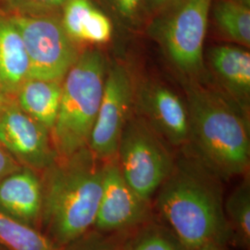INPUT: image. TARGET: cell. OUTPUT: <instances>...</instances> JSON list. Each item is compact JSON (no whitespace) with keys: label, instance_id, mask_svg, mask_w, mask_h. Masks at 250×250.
I'll return each mask as SVG.
<instances>
[{"label":"cell","instance_id":"d6986e66","mask_svg":"<svg viewBox=\"0 0 250 250\" xmlns=\"http://www.w3.org/2000/svg\"><path fill=\"white\" fill-rule=\"evenodd\" d=\"M224 211L232 228L245 245L250 243V183L245 178L224 203Z\"/></svg>","mask_w":250,"mask_h":250},{"label":"cell","instance_id":"4316f807","mask_svg":"<svg viewBox=\"0 0 250 250\" xmlns=\"http://www.w3.org/2000/svg\"><path fill=\"white\" fill-rule=\"evenodd\" d=\"M220 250V249H219V246L211 244V245H206L204 247H202V248H200L199 250Z\"/></svg>","mask_w":250,"mask_h":250},{"label":"cell","instance_id":"9a60e30c","mask_svg":"<svg viewBox=\"0 0 250 250\" xmlns=\"http://www.w3.org/2000/svg\"><path fill=\"white\" fill-rule=\"evenodd\" d=\"M29 76L30 65L21 36L9 14L0 9V89L13 99Z\"/></svg>","mask_w":250,"mask_h":250},{"label":"cell","instance_id":"7c38bea8","mask_svg":"<svg viewBox=\"0 0 250 250\" xmlns=\"http://www.w3.org/2000/svg\"><path fill=\"white\" fill-rule=\"evenodd\" d=\"M204 62L215 86L250 115V48L228 44L207 48Z\"/></svg>","mask_w":250,"mask_h":250},{"label":"cell","instance_id":"d4e9b609","mask_svg":"<svg viewBox=\"0 0 250 250\" xmlns=\"http://www.w3.org/2000/svg\"><path fill=\"white\" fill-rule=\"evenodd\" d=\"M174 0H146V15L147 21L151 18L153 15L161 11V9L167 7Z\"/></svg>","mask_w":250,"mask_h":250},{"label":"cell","instance_id":"2e32d148","mask_svg":"<svg viewBox=\"0 0 250 250\" xmlns=\"http://www.w3.org/2000/svg\"><path fill=\"white\" fill-rule=\"evenodd\" d=\"M62 83V81L29 78L13 99L25 113L51 132L59 112Z\"/></svg>","mask_w":250,"mask_h":250},{"label":"cell","instance_id":"30bf717a","mask_svg":"<svg viewBox=\"0 0 250 250\" xmlns=\"http://www.w3.org/2000/svg\"><path fill=\"white\" fill-rule=\"evenodd\" d=\"M134 112L143 118L169 146L184 147L188 143L186 100L164 83L146 79L134 83Z\"/></svg>","mask_w":250,"mask_h":250},{"label":"cell","instance_id":"9c48e42d","mask_svg":"<svg viewBox=\"0 0 250 250\" xmlns=\"http://www.w3.org/2000/svg\"><path fill=\"white\" fill-rule=\"evenodd\" d=\"M0 144L21 167L41 172L57 160L51 132L10 99L0 109Z\"/></svg>","mask_w":250,"mask_h":250},{"label":"cell","instance_id":"5bb4252c","mask_svg":"<svg viewBox=\"0 0 250 250\" xmlns=\"http://www.w3.org/2000/svg\"><path fill=\"white\" fill-rule=\"evenodd\" d=\"M61 21L66 33L80 45L106 44L114 32L112 20L93 0H67Z\"/></svg>","mask_w":250,"mask_h":250},{"label":"cell","instance_id":"83f0119b","mask_svg":"<svg viewBox=\"0 0 250 250\" xmlns=\"http://www.w3.org/2000/svg\"><path fill=\"white\" fill-rule=\"evenodd\" d=\"M233 1H236V2H239L241 4H244L246 6H250V0H233Z\"/></svg>","mask_w":250,"mask_h":250},{"label":"cell","instance_id":"ffe728a7","mask_svg":"<svg viewBox=\"0 0 250 250\" xmlns=\"http://www.w3.org/2000/svg\"><path fill=\"white\" fill-rule=\"evenodd\" d=\"M113 23L120 28L136 32L147 21L146 0H96Z\"/></svg>","mask_w":250,"mask_h":250},{"label":"cell","instance_id":"484cf974","mask_svg":"<svg viewBox=\"0 0 250 250\" xmlns=\"http://www.w3.org/2000/svg\"><path fill=\"white\" fill-rule=\"evenodd\" d=\"M10 99H12V98H9L6 94H4V93L2 92V90L0 89V109L6 105V103H7Z\"/></svg>","mask_w":250,"mask_h":250},{"label":"cell","instance_id":"3957f363","mask_svg":"<svg viewBox=\"0 0 250 250\" xmlns=\"http://www.w3.org/2000/svg\"><path fill=\"white\" fill-rule=\"evenodd\" d=\"M104 164L85 146L69 157L57 158L40 172L43 195L40 231L61 249L94 226Z\"/></svg>","mask_w":250,"mask_h":250},{"label":"cell","instance_id":"e0dca14e","mask_svg":"<svg viewBox=\"0 0 250 250\" xmlns=\"http://www.w3.org/2000/svg\"><path fill=\"white\" fill-rule=\"evenodd\" d=\"M221 36L234 45L250 47V7L233 0H212L209 10Z\"/></svg>","mask_w":250,"mask_h":250},{"label":"cell","instance_id":"4fadbf2b","mask_svg":"<svg viewBox=\"0 0 250 250\" xmlns=\"http://www.w3.org/2000/svg\"><path fill=\"white\" fill-rule=\"evenodd\" d=\"M42 202L40 172L21 167L0 181V211L20 223L40 230Z\"/></svg>","mask_w":250,"mask_h":250},{"label":"cell","instance_id":"f1b7e54d","mask_svg":"<svg viewBox=\"0 0 250 250\" xmlns=\"http://www.w3.org/2000/svg\"><path fill=\"white\" fill-rule=\"evenodd\" d=\"M0 250H2V249H1V248H0Z\"/></svg>","mask_w":250,"mask_h":250},{"label":"cell","instance_id":"52a82bcc","mask_svg":"<svg viewBox=\"0 0 250 250\" xmlns=\"http://www.w3.org/2000/svg\"><path fill=\"white\" fill-rule=\"evenodd\" d=\"M9 17L24 44L30 65L29 78L62 81L83 50L66 33L61 14Z\"/></svg>","mask_w":250,"mask_h":250},{"label":"cell","instance_id":"277c9868","mask_svg":"<svg viewBox=\"0 0 250 250\" xmlns=\"http://www.w3.org/2000/svg\"><path fill=\"white\" fill-rule=\"evenodd\" d=\"M107 63L99 48L83 49L63 78L59 112L51 130L58 158L87 146L99 113Z\"/></svg>","mask_w":250,"mask_h":250},{"label":"cell","instance_id":"8fae6325","mask_svg":"<svg viewBox=\"0 0 250 250\" xmlns=\"http://www.w3.org/2000/svg\"><path fill=\"white\" fill-rule=\"evenodd\" d=\"M148 213L149 202L127 184L116 158L106 161L94 227L102 232L122 231L143 224Z\"/></svg>","mask_w":250,"mask_h":250},{"label":"cell","instance_id":"44dd1931","mask_svg":"<svg viewBox=\"0 0 250 250\" xmlns=\"http://www.w3.org/2000/svg\"><path fill=\"white\" fill-rule=\"evenodd\" d=\"M125 250H192L170 229L159 225L146 226L137 233Z\"/></svg>","mask_w":250,"mask_h":250},{"label":"cell","instance_id":"5b68a950","mask_svg":"<svg viewBox=\"0 0 250 250\" xmlns=\"http://www.w3.org/2000/svg\"><path fill=\"white\" fill-rule=\"evenodd\" d=\"M212 0H174L146 23V34L160 46L179 78L207 75L204 43Z\"/></svg>","mask_w":250,"mask_h":250},{"label":"cell","instance_id":"603a6c76","mask_svg":"<svg viewBox=\"0 0 250 250\" xmlns=\"http://www.w3.org/2000/svg\"><path fill=\"white\" fill-rule=\"evenodd\" d=\"M63 250H116L114 245L99 233H85Z\"/></svg>","mask_w":250,"mask_h":250},{"label":"cell","instance_id":"cb8c5ba5","mask_svg":"<svg viewBox=\"0 0 250 250\" xmlns=\"http://www.w3.org/2000/svg\"><path fill=\"white\" fill-rule=\"evenodd\" d=\"M20 168L21 166L0 144V181Z\"/></svg>","mask_w":250,"mask_h":250},{"label":"cell","instance_id":"7a4b0ae2","mask_svg":"<svg viewBox=\"0 0 250 250\" xmlns=\"http://www.w3.org/2000/svg\"><path fill=\"white\" fill-rule=\"evenodd\" d=\"M222 179L186 147L159 188L156 206L171 232L192 250L223 245L231 235Z\"/></svg>","mask_w":250,"mask_h":250},{"label":"cell","instance_id":"ba28073f","mask_svg":"<svg viewBox=\"0 0 250 250\" xmlns=\"http://www.w3.org/2000/svg\"><path fill=\"white\" fill-rule=\"evenodd\" d=\"M134 83L125 64L108 62L99 113L87 145L100 161L116 158L123 130L134 112Z\"/></svg>","mask_w":250,"mask_h":250},{"label":"cell","instance_id":"7402d4cb","mask_svg":"<svg viewBox=\"0 0 250 250\" xmlns=\"http://www.w3.org/2000/svg\"><path fill=\"white\" fill-rule=\"evenodd\" d=\"M67 0H0V9L9 15L61 14Z\"/></svg>","mask_w":250,"mask_h":250},{"label":"cell","instance_id":"6da1fadb","mask_svg":"<svg viewBox=\"0 0 250 250\" xmlns=\"http://www.w3.org/2000/svg\"><path fill=\"white\" fill-rule=\"evenodd\" d=\"M188 112L184 146L223 181L244 174L250 161V115L209 81L179 78Z\"/></svg>","mask_w":250,"mask_h":250},{"label":"cell","instance_id":"8992f818","mask_svg":"<svg viewBox=\"0 0 250 250\" xmlns=\"http://www.w3.org/2000/svg\"><path fill=\"white\" fill-rule=\"evenodd\" d=\"M116 160L127 184L149 202L169 176L175 157L161 135L133 112L121 135Z\"/></svg>","mask_w":250,"mask_h":250},{"label":"cell","instance_id":"ac0fdd59","mask_svg":"<svg viewBox=\"0 0 250 250\" xmlns=\"http://www.w3.org/2000/svg\"><path fill=\"white\" fill-rule=\"evenodd\" d=\"M0 248L3 250H63L40 230L0 211Z\"/></svg>","mask_w":250,"mask_h":250}]
</instances>
